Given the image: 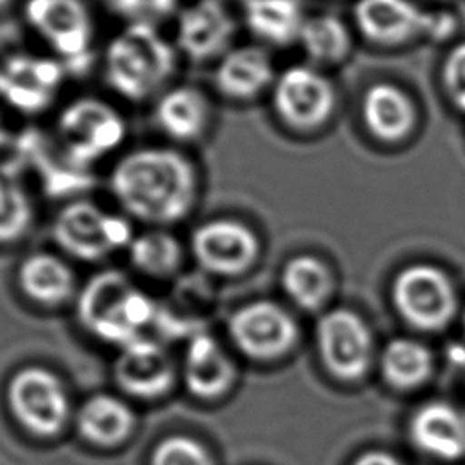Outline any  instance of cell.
Masks as SVG:
<instances>
[{"label":"cell","instance_id":"f546056e","mask_svg":"<svg viewBox=\"0 0 465 465\" xmlns=\"http://www.w3.org/2000/svg\"><path fill=\"white\" fill-rule=\"evenodd\" d=\"M149 465H216V461L209 449L196 438L174 434L154 445Z\"/></svg>","mask_w":465,"mask_h":465},{"label":"cell","instance_id":"603a6c76","mask_svg":"<svg viewBox=\"0 0 465 465\" xmlns=\"http://www.w3.org/2000/svg\"><path fill=\"white\" fill-rule=\"evenodd\" d=\"M18 285L29 300L56 307L74 294V272L53 252H33L18 267Z\"/></svg>","mask_w":465,"mask_h":465},{"label":"cell","instance_id":"8fae6325","mask_svg":"<svg viewBox=\"0 0 465 465\" xmlns=\"http://www.w3.org/2000/svg\"><path fill=\"white\" fill-rule=\"evenodd\" d=\"M354 20L369 40L383 45H398L421 35L441 40L456 25L452 15L427 13L412 0H358Z\"/></svg>","mask_w":465,"mask_h":465},{"label":"cell","instance_id":"1f68e13d","mask_svg":"<svg viewBox=\"0 0 465 465\" xmlns=\"http://www.w3.org/2000/svg\"><path fill=\"white\" fill-rule=\"evenodd\" d=\"M443 82L454 105L465 113V42L458 44L445 58Z\"/></svg>","mask_w":465,"mask_h":465},{"label":"cell","instance_id":"ac0fdd59","mask_svg":"<svg viewBox=\"0 0 465 465\" xmlns=\"http://www.w3.org/2000/svg\"><path fill=\"white\" fill-rule=\"evenodd\" d=\"M276 76L265 45L236 44L214 64L213 89L222 100L245 105L269 93Z\"/></svg>","mask_w":465,"mask_h":465},{"label":"cell","instance_id":"9a60e30c","mask_svg":"<svg viewBox=\"0 0 465 465\" xmlns=\"http://www.w3.org/2000/svg\"><path fill=\"white\" fill-rule=\"evenodd\" d=\"M316 343L325 369L334 378L352 381L367 372L372 338L363 320L352 311L325 312L316 325Z\"/></svg>","mask_w":465,"mask_h":465},{"label":"cell","instance_id":"30bf717a","mask_svg":"<svg viewBox=\"0 0 465 465\" xmlns=\"http://www.w3.org/2000/svg\"><path fill=\"white\" fill-rule=\"evenodd\" d=\"M238 20L225 0H193L174 16L173 42L193 64L218 62L234 44Z\"/></svg>","mask_w":465,"mask_h":465},{"label":"cell","instance_id":"4fadbf2b","mask_svg":"<svg viewBox=\"0 0 465 465\" xmlns=\"http://www.w3.org/2000/svg\"><path fill=\"white\" fill-rule=\"evenodd\" d=\"M234 347L256 361H271L287 354L298 340L294 318L278 303L258 300L242 305L227 322Z\"/></svg>","mask_w":465,"mask_h":465},{"label":"cell","instance_id":"7a4b0ae2","mask_svg":"<svg viewBox=\"0 0 465 465\" xmlns=\"http://www.w3.org/2000/svg\"><path fill=\"white\" fill-rule=\"evenodd\" d=\"M180 53L158 25L124 24L102 53V78L111 93L129 104L154 100L176 74Z\"/></svg>","mask_w":465,"mask_h":465},{"label":"cell","instance_id":"cb8c5ba5","mask_svg":"<svg viewBox=\"0 0 465 465\" xmlns=\"http://www.w3.org/2000/svg\"><path fill=\"white\" fill-rule=\"evenodd\" d=\"M361 113L367 129L385 142L401 140L414 125L411 98L391 84L372 85L363 96Z\"/></svg>","mask_w":465,"mask_h":465},{"label":"cell","instance_id":"e0dca14e","mask_svg":"<svg viewBox=\"0 0 465 465\" xmlns=\"http://www.w3.org/2000/svg\"><path fill=\"white\" fill-rule=\"evenodd\" d=\"M113 378L122 392L140 400H156L173 389L176 365L162 343L140 336L120 347Z\"/></svg>","mask_w":465,"mask_h":465},{"label":"cell","instance_id":"d590c367","mask_svg":"<svg viewBox=\"0 0 465 465\" xmlns=\"http://www.w3.org/2000/svg\"><path fill=\"white\" fill-rule=\"evenodd\" d=\"M463 320H465V318H463Z\"/></svg>","mask_w":465,"mask_h":465},{"label":"cell","instance_id":"83f0119b","mask_svg":"<svg viewBox=\"0 0 465 465\" xmlns=\"http://www.w3.org/2000/svg\"><path fill=\"white\" fill-rule=\"evenodd\" d=\"M381 371L387 381L398 389L418 387L432 371L430 351L416 340L396 338L381 352Z\"/></svg>","mask_w":465,"mask_h":465},{"label":"cell","instance_id":"7402d4cb","mask_svg":"<svg viewBox=\"0 0 465 465\" xmlns=\"http://www.w3.org/2000/svg\"><path fill=\"white\" fill-rule=\"evenodd\" d=\"M305 20L302 0H242V24L265 47L298 44Z\"/></svg>","mask_w":465,"mask_h":465},{"label":"cell","instance_id":"6da1fadb","mask_svg":"<svg viewBox=\"0 0 465 465\" xmlns=\"http://www.w3.org/2000/svg\"><path fill=\"white\" fill-rule=\"evenodd\" d=\"M200 167L183 147L145 143L118 156L107 183L129 218L162 227L191 214L200 194Z\"/></svg>","mask_w":465,"mask_h":465},{"label":"cell","instance_id":"484cf974","mask_svg":"<svg viewBox=\"0 0 465 465\" xmlns=\"http://www.w3.org/2000/svg\"><path fill=\"white\" fill-rule=\"evenodd\" d=\"M127 251L133 267L151 278L173 276L183 258L180 242L158 227L136 234Z\"/></svg>","mask_w":465,"mask_h":465},{"label":"cell","instance_id":"4316f807","mask_svg":"<svg viewBox=\"0 0 465 465\" xmlns=\"http://www.w3.org/2000/svg\"><path fill=\"white\" fill-rule=\"evenodd\" d=\"M35 207L20 173L0 163V243L20 240L31 227Z\"/></svg>","mask_w":465,"mask_h":465},{"label":"cell","instance_id":"d6a6232c","mask_svg":"<svg viewBox=\"0 0 465 465\" xmlns=\"http://www.w3.org/2000/svg\"><path fill=\"white\" fill-rule=\"evenodd\" d=\"M352 465H401V463L387 452L369 450V452H363L360 458H356Z\"/></svg>","mask_w":465,"mask_h":465},{"label":"cell","instance_id":"4dcf8cb0","mask_svg":"<svg viewBox=\"0 0 465 465\" xmlns=\"http://www.w3.org/2000/svg\"><path fill=\"white\" fill-rule=\"evenodd\" d=\"M109 11L124 24H149L158 25L176 16L180 0H105Z\"/></svg>","mask_w":465,"mask_h":465},{"label":"cell","instance_id":"5bb4252c","mask_svg":"<svg viewBox=\"0 0 465 465\" xmlns=\"http://www.w3.org/2000/svg\"><path fill=\"white\" fill-rule=\"evenodd\" d=\"M191 254L209 274L240 276L258 260L260 240L242 220L211 218L193 231Z\"/></svg>","mask_w":465,"mask_h":465},{"label":"cell","instance_id":"9c48e42d","mask_svg":"<svg viewBox=\"0 0 465 465\" xmlns=\"http://www.w3.org/2000/svg\"><path fill=\"white\" fill-rule=\"evenodd\" d=\"M25 25L60 62H80L94 44L96 22L87 0H24Z\"/></svg>","mask_w":465,"mask_h":465},{"label":"cell","instance_id":"f1b7e54d","mask_svg":"<svg viewBox=\"0 0 465 465\" xmlns=\"http://www.w3.org/2000/svg\"><path fill=\"white\" fill-rule=\"evenodd\" d=\"M298 44L311 62L332 64L349 53L351 36L340 18L332 15H312L307 16Z\"/></svg>","mask_w":465,"mask_h":465},{"label":"cell","instance_id":"52a82bcc","mask_svg":"<svg viewBox=\"0 0 465 465\" xmlns=\"http://www.w3.org/2000/svg\"><path fill=\"white\" fill-rule=\"evenodd\" d=\"M271 111L291 133H312L332 114L336 93L331 80L314 65L294 64L278 73L271 91Z\"/></svg>","mask_w":465,"mask_h":465},{"label":"cell","instance_id":"ba28073f","mask_svg":"<svg viewBox=\"0 0 465 465\" xmlns=\"http://www.w3.org/2000/svg\"><path fill=\"white\" fill-rule=\"evenodd\" d=\"M65 82V64L53 54L13 51L0 58V104L31 118L49 111Z\"/></svg>","mask_w":465,"mask_h":465},{"label":"cell","instance_id":"8992f818","mask_svg":"<svg viewBox=\"0 0 465 465\" xmlns=\"http://www.w3.org/2000/svg\"><path fill=\"white\" fill-rule=\"evenodd\" d=\"M5 400L16 423L36 438L60 434L71 416V403L62 380L40 365L18 369L7 383Z\"/></svg>","mask_w":465,"mask_h":465},{"label":"cell","instance_id":"277c9868","mask_svg":"<svg viewBox=\"0 0 465 465\" xmlns=\"http://www.w3.org/2000/svg\"><path fill=\"white\" fill-rule=\"evenodd\" d=\"M54 133L65 160L73 167L85 169L118 151L129 127L116 105L100 96L84 94L60 107Z\"/></svg>","mask_w":465,"mask_h":465},{"label":"cell","instance_id":"7c38bea8","mask_svg":"<svg viewBox=\"0 0 465 465\" xmlns=\"http://www.w3.org/2000/svg\"><path fill=\"white\" fill-rule=\"evenodd\" d=\"M392 302L411 325L425 331L445 327L456 311L450 280L429 263H414L400 271L392 283Z\"/></svg>","mask_w":465,"mask_h":465},{"label":"cell","instance_id":"3957f363","mask_svg":"<svg viewBox=\"0 0 465 465\" xmlns=\"http://www.w3.org/2000/svg\"><path fill=\"white\" fill-rule=\"evenodd\" d=\"M158 305L120 271L94 274L80 291L76 316L94 338L118 347L142 336L156 320Z\"/></svg>","mask_w":465,"mask_h":465},{"label":"cell","instance_id":"e575fe53","mask_svg":"<svg viewBox=\"0 0 465 465\" xmlns=\"http://www.w3.org/2000/svg\"><path fill=\"white\" fill-rule=\"evenodd\" d=\"M13 2H15V0H0V11L7 9V7H9Z\"/></svg>","mask_w":465,"mask_h":465},{"label":"cell","instance_id":"d4e9b609","mask_svg":"<svg viewBox=\"0 0 465 465\" xmlns=\"http://www.w3.org/2000/svg\"><path fill=\"white\" fill-rule=\"evenodd\" d=\"M282 287L298 307L312 311L327 300L332 280L323 262L309 254H298L283 265Z\"/></svg>","mask_w":465,"mask_h":465},{"label":"cell","instance_id":"44dd1931","mask_svg":"<svg viewBox=\"0 0 465 465\" xmlns=\"http://www.w3.org/2000/svg\"><path fill=\"white\" fill-rule=\"evenodd\" d=\"M134 423L133 409L122 398L105 392L84 400L74 414V425L84 441L104 449L127 441Z\"/></svg>","mask_w":465,"mask_h":465},{"label":"cell","instance_id":"d6986e66","mask_svg":"<svg viewBox=\"0 0 465 465\" xmlns=\"http://www.w3.org/2000/svg\"><path fill=\"white\" fill-rule=\"evenodd\" d=\"M182 378L194 398L211 401L232 389L236 365L211 334L198 332L189 338L182 361Z\"/></svg>","mask_w":465,"mask_h":465},{"label":"cell","instance_id":"2e32d148","mask_svg":"<svg viewBox=\"0 0 465 465\" xmlns=\"http://www.w3.org/2000/svg\"><path fill=\"white\" fill-rule=\"evenodd\" d=\"M213 96L194 84H173L153 102V120L158 131L178 147L203 142L214 125Z\"/></svg>","mask_w":465,"mask_h":465},{"label":"cell","instance_id":"5b68a950","mask_svg":"<svg viewBox=\"0 0 465 465\" xmlns=\"http://www.w3.org/2000/svg\"><path fill=\"white\" fill-rule=\"evenodd\" d=\"M51 232L60 249L84 262H96L116 249L129 247L134 238L125 216L107 213L91 200L65 203L56 213Z\"/></svg>","mask_w":465,"mask_h":465},{"label":"cell","instance_id":"836d02e7","mask_svg":"<svg viewBox=\"0 0 465 465\" xmlns=\"http://www.w3.org/2000/svg\"><path fill=\"white\" fill-rule=\"evenodd\" d=\"M13 143V131L5 120V114L0 109V151L7 149Z\"/></svg>","mask_w":465,"mask_h":465},{"label":"cell","instance_id":"ffe728a7","mask_svg":"<svg viewBox=\"0 0 465 465\" xmlns=\"http://www.w3.org/2000/svg\"><path fill=\"white\" fill-rule=\"evenodd\" d=\"M412 443L440 460H458L465 454V416L449 403L432 401L420 407L409 425Z\"/></svg>","mask_w":465,"mask_h":465}]
</instances>
